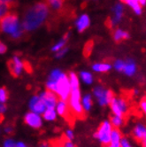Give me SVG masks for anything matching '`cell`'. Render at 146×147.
I'll list each match as a JSON object with an SVG mask.
<instances>
[{
  "label": "cell",
  "mask_w": 146,
  "mask_h": 147,
  "mask_svg": "<svg viewBox=\"0 0 146 147\" xmlns=\"http://www.w3.org/2000/svg\"><path fill=\"white\" fill-rule=\"evenodd\" d=\"M5 51H6V46L3 43H1V44H0V53L3 54V53H5Z\"/></svg>",
  "instance_id": "cell-39"
},
{
  "label": "cell",
  "mask_w": 146,
  "mask_h": 147,
  "mask_svg": "<svg viewBox=\"0 0 146 147\" xmlns=\"http://www.w3.org/2000/svg\"><path fill=\"white\" fill-rule=\"evenodd\" d=\"M79 77H80V80H81V82L83 83H85V84H87V85L92 84L93 80H94L92 74L88 72V71H81V72H80Z\"/></svg>",
  "instance_id": "cell-22"
},
{
  "label": "cell",
  "mask_w": 146,
  "mask_h": 147,
  "mask_svg": "<svg viewBox=\"0 0 146 147\" xmlns=\"http://www.w3.org/2000/svg\"><path fill=\"white\" fill-rule=\"evenodd\" d=\"M68 104L73 113L76 115V116H82L84 110H83L81 104V94L80 89L72 90L70 97L68 98Z\"/></svg>",
  "instance_id": "cell-6"
},
{
  "label": "cell",
  "mask_w": 146,
  "mask_h": 147,
  "mask_svg": "<svg viewBox=\"0 0 146 147\" xmlns=\"http://www.w3.org/2000/svg\"><path fill=\"white\" fill-rule=\"evenodd\" d=\"M39 147H51L50 144L48 143V142H42L40 144H39Z\"/></svg>",
  "instance_id": "cell-40"
},
{
  "label": "cell",
  "mask_w": 146,
  "mask_h": 147,
  "mask_svg": "<svg viewBox=\"0 0 146 147\" xmlns=\"http://www.w3.org/2000/svg\"><path fill=\"white\" fill-rule=\"evenodd\" d=\"M13 1V0H1V3H5V4H10Z\"/></svg>",
  "instance_id": "cell-43"
},
{
  "label": "cell",
  "mask_w": 146,
  "mask_h": 147,
  "mask_svg": "<svg viewBox=\"0 0 146 147\" xmlns=\"http://www.w3.org/2000/svg\"><path fill=\"white\" fill-rule=\"evenodd\" d=\"M123 15V6L120 4H117L113 8V16L111 19V27L116 26L122 18Z\"/></svg>",
  "instance_id": "cell-13"
},
{
  "label": "cell",
  "mask_w": 146,
  "mask_h": 147,
  "mask_svg": "<svg viewBox=\"0 0 146 147\" xmlns=\"http://www.w3.org/2000/svg\"><path fill=\"white\" fill-rule=\"evenodd\" d=\"M44 121H54L58 117V113L55 108H47L46 111L42 114Z\"/></svg>",
  "instance_id": "cell-19"
},
{
  "label": "cell",
  "mask_w": 146,
  "mask_h": 147,
  "mask_svg": "<svg viewBox=\"0 0 146 147\" xmlns=\"http://www.w3.org/2000/svg\"><path fill=\"white\" fill-rule=\"evenodd\" d=\"M67 51H68V49L65 47L64 49H62V50H60L59 51L56 52V58H57V59H61V58H63V57L67 54Z\"/></svg>",
  "instance_id": "cell-33"
},
{
  "label": "cell",
  "mask_w": 146,
  "mask_h": 147,
  "mask_svg": "<svg viewBox=\"0 0 146 147\" xmlns=\"http://www.w3.org/2000/svg\"><path fill=\"white\" fill-rule=\"evenodd\" d=\"M141 143H142V144H143V147H146V136L143 138V139L141 141Z\"/></svg>",
  "instance_id": "cell-42"
},
{
  "label": "cell",
  "mask_w": 146,
  "mask_h": 147,
  "mask_svg": "<svg viewBox=\"0 0 146 147\" xmlns=\"http://www.w3.org/2000/svg\"><path fill=\"white\" fill-rule=\"evenodd\" d=\"M13 130V127L12 126H5V127L4 128V131L6 133V134H10V133H12Z\"/></svg>",
  "instance_id": "cell-37"
},
{
  "label": "cell",
  "mask_w": 146,
  "mask_h": 147,
  "mask_svg": "<svg viewBox=\"0 0 146 147\" xmlns=\"http://www.w3.org/2000/svg\"><path fill=\"white\" fill-rule=\"evenodd\" d=\"M123 73L128 76H133L137 73V65H135L134 60L129 59L126 61V65H125Z\"/></svg>",
  "instance_id": "cell-16"
},
{
  "label": "cell",
  "mask_w": 146,
  "mask_h": 147,
  "mask_svg": "<svg viewBox=\"0 0 146 147\" xmlns=\"http://www.w3.org/2000/svg\"><path fill=\"white\" fill-rule=\"evenodd\" d=\"M9 68L13 76H19L24 69V63L18 56H14L9 62Z\"/></svg>",
  "instance_id": "cell-11"
},
{
  "label": "cell",
  "mask_w": 146,
  "mask_h": 147,
  "mask_svg": "<svg viewBox=\"0 0 146 147\" xmlns=\"http://www.w3.org/2000/svg\"><path fill=\"white\" fill-rule=\"evenodd\" d=\"M133 94H134L135 96L138 95V94H139V90H137V89H135V90H133Z\"/></svg>",
  "instance_id": "cell-45"
},
{
  "label": "cell",
  "mask_w": 146,
  "mask_h": 147,
  "mask_svg": "<svg viewBox=\"0 0 146 147\" xmlns=\"http://www.w3.org/2000/svg\"><path fill=\"white\" fill-rule=\"evenodd\" d=\"M93 97L100 107H106L111 104L114 96L111 90L98 85L93 89Z\"/></svg>",
  "instance_id": "cell-5"
},
{
  "label": "cell",
  "mask_w": 146,
  "mask_h": 147,
  "mask_svg": "<svg viewBox=\"0 0 146 147\" xmlns=\"http://www.w3.org/2000/svg\"><path fill=\"white\" fill-rule=\"evenodd\" d=\"M24 121L32 129H40L43 126L44 118L43 115L34 113V112H28L24 116Z\"/></svg>",
  "instance_id": "cell-8"
},
{
  "label": "cell",
  "mask_w": 146,
  "mask_h": 147,
  "mask_svg": "<svg viewBox=\"0 0 146 147\" xmlns=\"http://www.w3.org/2000/svg\"><path fill=\"white\" fill-rule=\"evenodd\" d=\"M65 136H66V139L73 141V140H74V138H75V133H74V131H73L71 129H67L65 131Z\"/></svg>",
  "instance_id": "cell-32"
},
{
  "label": "cell",
  "mask_w": 146,
  "mask_h": 147,
  "mask_svg": "<svg viewBox=\"0 0 146 147\" xmlns=\"http://www.w3.org/2000/svg\"><path fill=\"white\" fill-rule=\"evenodd\" d=\"M126 3L134 10V12L137 14L139 15L142 13V5L138 0H126Z\"/></svg>",
  "instance_id": "cell-24"
},
{
  "label": "cell",
  "mask_w": 146,
  "mask_h": 147,
  "mask_svg": "<svg viewBox=\"0 0 146 147\" xmlns=\"http://www.w3.org/2000/svg\"><path fill=\"white\" fill-rule=\"evenodd\" d=\"M110 107L112 114L123 117L129 111V104L126 99L121 97H113Z\"/></svg>",
  "instance_id": "cell-7"
},
{
  "label": "cell",
  "mask_w": 146,
  "mask_h": 147,
  "mask_svg": "<svg viewBox=\"0 0 146 147\" xmlns=\"http://www.w3.org/2000/svg\"><path fill=\"white\" fill-rule=\"evenodd\" d=\"M53 147H62L61 144H56V145H53Z\"/></svg>",
  "instance_id": "cell-46"
},
{
  "label": "cell",
  "mask_w": 146,
  "mask_h": 147,
  "mask_svg": "<svg viewBox=\"0 0 146 147\" xmlns=\"http://www.w3.org/2000/svg\"><path fill=\"white\" fill-rule=\"evenodd\" d=\"M132 133H133L134 138L137 141L141 142L146 136V126L142 122H138L133 129Z\"/></svg>",
  "instance_id": "cell-12"
},
{
  "label": "cell",
  "mask_w": 146,
  "mask_h": 147,
  "mask_svg": "<svg viewBox=\"0 0 146 147\" xmlns=\"http://www.w3.org/2000/svg\"><path fill=\"white\" fill-rule=\"evenodd\" d=\"M121 139H122V136H121L120 130L118 129L113 128L112 134H111V144H110L115 146V147H120Z\"/></svg>",
  "instance_id": "cell-18"
},
{
  "label": "cell",
  "mask_w": 146,
  "mask_h": 147,
  "mask_svg": "<svg viewBox=\"0 0 146 147\" xmlns=\"http://www.w3.org/2000/svg\"><path fill=\"white\" fill-rule=\"evenodd\" d=\"M28 108L31 112L43 114L46 111L47 107L39 95H34L28 101Z\"/></svg>",
  "instance_id": "cell-9"
},
{
  "label": "cell",
  "mask_w": 146,
  "mask_h": 147,
  "mask_svg": "<svg viewBox=\"0 0 146 147\" xmlns=\"http://www.w3.org/2000/svg\"><path fill=\"white\" fill-rule=\"evenodd\" d=\"M129 37V34L126 32V31L120 29V28L116 29L113 33V38L116 42H120L122 40L128 39Z\"/></svg>",
  "instance_id": "cell-23"
},
{
  "label": "cell",
  "mask_w": 146,
  "mask_h": 147,
  "mask_svg": "<svg viewBox=\"0 0 146 147\" xmlns=\"http://www.w3.org/2000/svg\"><path fill=\"white\" fill-rule=\"evenodd\" d=\"M112 68V66L109 63H95L92 66V70L97 73H106Z\"/></svg>",
  "instance_id": "cell-20"
},
{
  "label": "cell",
  "mask_w": 146,
  "mask_h": 147,
  "mask_svg": "<svg viewBox=\"0 0 146 147\" xmlns=\"http://www.w3.org/2000/svg\"><path fill=\"white\" fill-rule=\"evenodd\" d=\"M7 98H8V94L5 88H1L0 89V103L5 104L7 100Z\"/></svg>",
  "instance_id": "cell-29"
},
{
  "label": "cell",
  "mask_w": 146,
  "mask_h": 147,
  "mask_svg": "<svg viewBox=\"0 0 146 147\" xmlns=\"http://www.w3.org/2000/svg\"><path fill=\"white\" fill-rule=\"evenodd\" d=\"M67 39H68V35H66L63 38H61L56 45H54L52 46V48H51V51H54V52H58L60 50L64 49L65 45L67 44Z\"/></svg>",
  "instance_id": "cell-26"
},
{
  "label": "cell",
  "mask_w": 146,
  "mask_h": 147,
  "mask_svg": "<svg viewBox=\"0 0 146 147\" xmlns=\"http://www.w3.org/2000/svg\"><path fill=\"white\" fill-rule=\"evenodd\" d=\"M113 129V127L110 121H104L94 136L105 146H108L111 144V134Z\"/></svg>",
  "instance_id": "cell-4"
},
{
  "label": "cell",
  "mask_w": 146,
  "mask_h": 147,
  "mask_svg": "<svg viewBox=\"0 0 146 147\" xmlns=\"http://www.w3.org/2000/svg\"><path fill=\"white\" fill-rule=\"evenodd\" d=\"M141 5H146V0H138Z\"/></svg>",
  "instance_id": "cell-44"
},
{
  "label": "cell",
  "mask_w": 146,
  "mask_h": 147,
  "mask_svg": "<svg viewBox=\"0 0 146 147\" xmlns=\"http://www.w3.org/2000/svg\"><path fill=\"white\" fill-rule=\"evenodd\" d=\"M62 147H75V145L72 141L66 139L62 142Z\"/></svg>",
  "instance_id": "cell-35"
},
{
  "label": "cell",
  "mask_w": 146,
  "mask_h": 147,
  "mask_svg": "<svg viewBox=\"0 0 146 147\" xmlns=\"http://www.w3.org/2000/svg\"><path fill=\"white\" fill-rule=\"evenodd\" d=\"M38 95L40 96V98L42 99H43V101L46 105L47 108H55L56 107V105L59 101L58 95L56 93L47 90L41 91Z\"/></svg>",
  "instance_id": "cell-10"
},
{
  "label": "cell",
  "mask_w": 146,
  "mask_h": 147,
  "mask_svg": "<svg viewBox=\"0 0 146 147\" xmlns=\"http://www.w3.org/2000/svg\"><path fill=\"white\" fill-rule=\"evenodd\" d=\"M1 29L5 34L14 39L22 36L23 32L22 24L20 23L19 18L13 13H8L1 19Z\"/></svg>",
  "instance_id": "cell-3"
},
{
  "label": "cell",
  "mask_w": 146,
  "mask_h": 147,
  "mask_svg": "<svg viewBox=\"0 0 146 147\" xmlns=\"http://www.w3.org/2000/svg\"><path fill=\"white\" fill-rule=\"evenodd\" d=\"M49 14V6L45 3H36L25 13L22 27L26 31H32L43 24Z\"/></svg>",
  "instance_id": "cell-2"
},
{
  "label": "cell",
  "mask_w": 146,
  "mask_h": 147,
  "mask_svg": "<svg viewBox=\"0 0 146 147\" xmlns=\"http://www.w3.org/2000/svg\"><path fill=\"white\" fill-rule=\"evenodd\" d=\"M125 65H126V61L121 60V59H117L114 62L113 67L118 72H123L125 68Z\"/></svg>",
  "instance_id": "cell-28"
},
{
  "label": "cell",
  "mask_w": 146,
  "mask_h": 147,
  "mask_svg": "<svg viewBox=\"0 0 146 147\" xmlns=\"http://www.w3.org/2000/svg\"><path fill=\"white\" fill-rule=\"evenodd\" d=\"M121 1H125V2H126V0H121Z\"/></svg>",
  "instance_id": "cell-48"
},
{
  "label": "cell",
  "mask_w": 146,
  "mask_h": 147,
  "mask_svg": "<svg viewBox=\"0 0 146 147\" xmlns=\"http://www.w3.org/2000/svg\"><path fill=\"white\" fill-rule=\"evenodd\" d=\"M120 147H132V144H131V143L129 141L128 138H122Z\"/></svg>",
  "instance_id": "cell-34"
},
{
  "label": "cell",
  "mask_w": 146,
  "mask_h": 147,
  "mask_svg": "<svg viewBox=\"0 0 146 147\" xmlns=\"http://www.w3.org/2000/svg\"><path fill=\"white\" fill-rule=\"evenodd\" d=\"M17 142H15L12 138H7L3 143V147H16Z\"/></svg>",
  "instance_id": "cell-31"
},
{
  "label": "cell",
  "mask_w": 146,
  "mask_h": 147,
  "mask_svg": "<svg viewBox=\"0 0 146 147\" xmlns=\"http://www.w3.org/2000/svg\"><path fill=\"white\" fill-rule=\"evenodd\" d=\"M16 147H28V145L23 142H17Z\"/></svg>",
  "instance_id": "cell-41"
},
{
  "label": "cell",
  "mask_w": 146,
  "mask_h": 147,
  "mask_svg": "<svg viewBox=\"0 0 146 147\" xmlns=\"http://www.w3.org/2000/svg\"><path fill=\"white\" fill-rule=\"evenodd\" d=\"M68 77H69L72 90L80 89V77H78V76L76 75V74L74 73V72H71L69 74Z\"/></svg>",
  "instance_id": "cell-21"
},
{
  "label": "cell",
  "mask_w": 146,
  "mask_h": 147,
  "mask_svg": "<svg viewBox=\"0 0 146 147\" xmlns=\"http://www.w3.org/2000/svg\"><path fill=\"white\" fill-rule=\"evenodd\" d=\"M45 1L48 6L55 11L60 10L64 4V0H45Z\"/></svg>",
  "instance_id": "cell-25"
},
{
  "label": "cell",
  "mask_w": 146,
  "mask_h": 147,
  "mask_svg": "<svg viewBox=\"0 0 146 147\" xmlns=\"http://www.w3.org/2000/svg\"><path fill=\"white\" fill-rule=\"evenodd\" d=\"M140 107L142 111L146 114V99H143L140 103Z\"/></svg>",
  "instance_id": "cell-36"
},
{
  "label": "cell",
  "mask_w": 146,
  "mask_h": 147,
  "mask_svg": "<svg viewBox=\"0 0 146 147\" xmlns=\"http://www.w3.org/2000/svg\"><path fill=\"white\" fill-rule=\"evenodd\" d=\"M8 9H9V5L8 4H5V3H1V5H0V15H1V18L5 17V15H7L8 13Z\"/></svg>",
  "instance_id": "cell-30"
},
{
  "label": "cell",
  "mask_w": 146,
  "mask_h": 147,
  "mask_svg": "<svg viewBox=\"0 0 146 147\" xmlns=\"http://www.w3.org/2000/svg\"><path fill=\"white\" fill-rule=\"evenodd\" d=\"M46 88L48 90L56 93L59 99L63 100H68L72 92L69 77L60 69H53L50 72Z\"/></svg>",
  "instance_id": "cell-1"
},
{
  "label": "cell",
  "mask_w": 146,
  "mask_h": 147,
  "mask_svg": "<svg viewBox=\"0 0 146 147\" xmlns=\"http://www.w3.org/2000/svg\"><path fill=\"white\" fill-rule=\"evenodd\" d=\"M90 24L89 18L87 14H81L75 22V26L79 32H83L86 30Z\"/></svg>",
  "instance_id": "cell-14"
},
{
  "label": "cell",
  "mask_w": 146,
  "mask_h": 147,
  "mask_svg": "<svg viewBox=\"0 0 146 147\" xmlns=\"http://www.w3.org/2000/svg\"><path fill=\"white\" fill-rule=\"evenodd\" d=\"M81 104H82L83 110H84L85 113H88L91 110L93 106V99L90 94L87 93L81 97Z\"/></svg>",
  "instance_id": "cell-17"
},
{
  "label": "cell",
  "mask_w": 146,
  "mask_h": 147,
  "mask_svg": "<svg viewBox=\"0 0 146 147\" xmlns=\"http://www.w3.org/2000/svg\"><path fill=\"white\" fill-rule=\"evenodd\" d=\"M106 147H115V146H113V145H112V144H109V145L106 146Z\"/></svg>",
  "instance_id": "cell-47"
},
{
  "label": "cell",
  "mask_w": 146,
  "mask_h": 147,
  "mask_svg": "<svg viewBox=\"0 0 146 147\" xmlns=\"http://www.w3.org/2000/svg\"><path fill=\"white\" fill-rule=\"evenodd\" d=\"M6 112V106L5 104H1L0 105V113L4 114Z\"/></svg>",
  "instance_id": "cell-38"
},
{
  "label": "cell",
  "mask_w": 146,
  "mask_h": 147,
  "mask_svg": "<svg viewBox=\"0 0 146 147\" xmlns=\"http://www.w3.org/2000/svg\"><path fill=\"white\" fill-rule=\"evenodd\" d=\"M69 104L67 102V100L59 99L57 105H56V111L59 116L66 117L69 113Z\"/></svg>",
  "instance_id": "cell-15"
},
{
  "label": "cell",
  "mask_w": 146,
  "mask_h": 147,
  "mask_svg": "<svg viewBox=\"0 0 146 147\" xmlns=\"http://www.w3.org/2000/svg\"><path fill=\"white\" fill-rule=\"evenodd\" d=\"M110 121H111L112 127L114 129H118V128H120L122 126V124L124 122V120H123V117H121V116H118V115L112 114Z\"/></svg>",
  "instance_id": "cell-27"
}]
</instances>
